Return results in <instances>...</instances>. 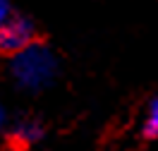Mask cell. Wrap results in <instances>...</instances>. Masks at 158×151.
<instances>
[{"label": "cell", "mask_w": 158, "mask_h": 151, "mask_svg": "<svg viewBox=\"0 0 158 151\" xmlns=\"http://www.w3.org/2000/svg\"><path fill=\"white\" fill-rule=\"evenodd\" d=\"M10 77L22 91H41L58 77V58L48 46L34 43L27 50L12 55Z\"/></svg>", "instance_id": "1"}, {"label": "cell", "mask_w": 158, "mask_h": 151, "mask_svg": "<svg viewBox=\"0 0 158 151\" xmlns=\"http://www.w3.org/2000/svg\"><path fill=\"white\" fill-rule=\"evenodd\" d=\"M34 39H36V29H34L31 19L10 17L0 27V53L17 55L22 50H27L29 46H34Z\"/></svg>", "instance_id": "2"}, {"label": "cell", "mask_w": 158, "mask_h": 151, "mask_svg": "<svg viewBox=\"0 0 158 151\" xmlns=\"http://www.w3.org/2000/svg\"><path fill=\"white\" fill-rule=\"evenodd\" d=\"M41 137H43V127H41V122L34 120V118L17 120L10 127L12 144H17V146H22V149H27V146H31V144H36Z\"/></svg>", "instance_id": "3"}, {"label": "cell", "mask_w": 158, "mask_h": 151, "mask_svg": "<svg viewBox=\"0 0 158 151\" xmlns=\"http://www.w3.org/2000/svg\"><path fill=\"white\" fill-rule=\"evenodd\" d=\"M141 134L146 139H158V96L146 108V115H144V122H141Z\"/></svg>", "instance_id": "4"}, {"label": "cell", "mask_w": 158, "mask_h": 151, "mask_svg": "<svg viewBox=\"0 0 158 151\" xmlns=\"http://www.w3.org/2000/svg\"><path fill=\"white\" fill-rule=\"evenodd\" d=\"M10 0H0V27L5 24V22L10 19Z\"/></svg>", "instance_id": "5"}, {"label": "cell", "mask_w": 158, "mask_h": 151, "mask_svg": "<svg viewBox=\"0 0 158 151\" xmlns=\"http://www.w3.org/2000/svg\"><path fill=\"white\" fill-rule=\"evenodd\" d=\"M5 122H7V113H5L2 103H0V132H2V127H5Z\"/></svg>", "instance_id": "6"}]
</instances>
